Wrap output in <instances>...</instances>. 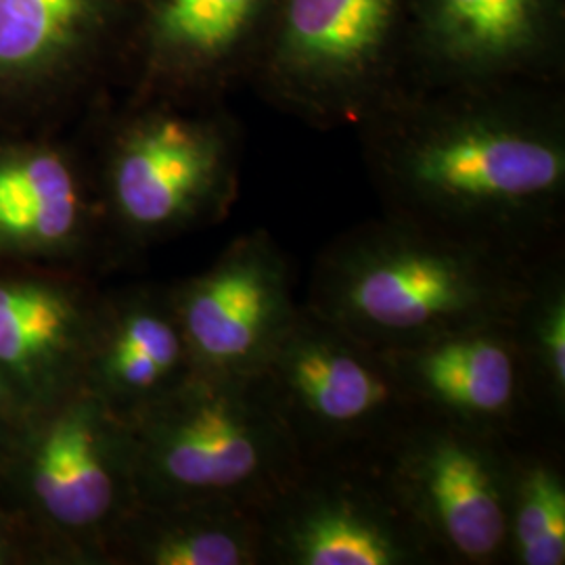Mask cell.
<instances>
[{"label": "cell", "instance_id": "cell-2", "mask_svg": "<svg viewBox=\"0 0 565 565\" xmlns=\"http://www.w3.org/2000/svg\"><path fill=\"white\" fill-rule=\"evenodd\" d=\"M543 263H518L384 212L324 245L303 303L354 338L396 350L513 317Z\"/></svg>", "mask_w": 565, "mask_h": 565}, {"label": "cell", "instance_id": "cell-1", "mask_svg": "<svg viewBox=\"0 0 565 565\" xmlns=\"http://www.w3.org/2000/svg\"><path fill=\"white\" fill-rule=\"evenodd\" d=\"M354 130L385 214L518 263L564 254L565 82L403 84Z\"/></svg>", "mask_w": 565, "mask_h": 565}, {"label": "cell", "instance_id": "cell-20", "mask_svg": "<svg viewBox=\"0 0 565 565\" xmlns=\"http://www.w3.org/2000/svg\"><path fill=\"white\" fill-rule=\"evenodd\" d=\"M513 329L553 427L565 415V258L541 264L513 312Z\"/></svg>", "mask_w": 565, "mask_h": 565}, {"label": "cell", "instance_id": "cell-7", "mask_svg": "<svg viewBox=\"0 0 565 565\" xmlns=\"http://www.w3.org/2000/svg\"><path fill=\"white\" fill-rule=\"evenodd\" d=\"M511 452V443L419 415L375 465L438 565H505Z\"/></svg>", "mask_w": 565, "mask_h": 565}, {"label": "cell", "instance_id": "cell-14", "mask_svg": "<svg viewBox=\"0 0 565 565\" xmlns=\"http://www.w3.org/2000/svg\"><path fill=\"white\" fill-rule=\"evenodd\" d=\"M34 492L57 524L116 532L139 503L128 422L99 396L74 404L42 440Z\"/></svg>", "mask_w": 565, "mask_h": 565}, {"label": "cell", "instance_id": "cell-15", "mask_svg": "<svg viewBox=\"0 0 565 565\" xmlns=\"http://www.w3.org/2000/svg\"><path fill=\"white\" fill-rule=\"evenodd\" d=\"M93 340L95 396L124 419L139 415L193 373L172 298L128 300Z\"/></svg>", "mask_w": 565, "mask_h": 565}, {"label": "cell", "instance_id": "cell-9", "mask_svg": "<svg viewBox=\"0 0 565 565\" xmlns=\"http://www.w3.org/2000/svg\"><path fill=\"white\" fill-rule=\"evenodd\" d=\"M385 352L419 415L511 445L553 427L513 317L465 324Z\"/></svg>", "mask_w": 565, "mask_h": 565}, {"label": "cell", "instance_id": "cell-10", "mask_svg": "<svg viewBox=\"0 0 565 565\" xmlns=\"http://www.w3.org/2000/svg\"><path fill=\"white\" fill-rule=\"evenodd\" d=\"M565 82V0H411L404 84Z\"/></svg>", "mask_w": 565, "mask_h": 565}, {"label": "cell", "instance_id": "cell-5", "mask_svg": "<svg viewBox=\"0 0 565 565\" xmlns=\"http://www.w3.org/2000/svg\"><path fill=\"white\" fill-rule=\"evenodd\" d=\"M243 130L224 102L128 99L103 158V193L130 235L223 221L239 198Z\"/></svg>", "mask_w": 565, "mask_h": 565}, {"label": "cell", "instance_id": "cell-13", "mask_svg": "<svg viewBox=\"0 0 565 565\" xmlns=\"http://www.w3.org/2000/svg\"><path fill=\"white\" fill-rule=\"evenodd\" d=\"M193 371L249 377L294 321V268L275 237L237 235L221 258L172 296Z\"/></svg>", "mask_w": 565, "mask_h": 565}, {"label": "cell", "instance_id": "cell-6", "mask_svg": "<svg viewBox=\"0 0 565 565\" xmlns=\"http://www.w3.org/2000/svg\"><path fill=\"white\" fill-rule=\"evenodd\" d=\"M258 377L302 463H375L419 417L390 354L306 303Z\"/></svg>", "mask_w": 565, "mask_h": 565}, {"label": "cell", "instance_id": "cell-4", "mask_svg": "<svg viewBox=\"0 0 565 565\" xmlns=\"http://www.w3.org/2000/svg\"><path fill=\"white\" fill-rule=\"evenodd\" d=\"M411 0H279L249 76L317 130L354 128L404 84Z\"/></svg>", "mask_w": 565, "mask_h": 565}, {"label": "cell", "instance_id": "cell-3", "mask_svg": "<svg viewBox=\"0 0 565 565\" xmlns=\"http://www.w3.org/2000/svg\"><path fill=\"white\" fill-rule=\"evenodd\" d=\"M126 422L145 503L223 499L260 511L302 469L258 375L193 371Z\"/></svg>", "mask_w": 565, "mask_h": 565}, {"label": "cell", "instance_id": "cell-16", "mask_svg": "<svg viewBox=\"0 0 565 565\" xmlns=\"http://www.w3.org/2000/svg\"><path fill=\"white\" fill-rule=\"evenodd\" d=\"M151 565H263L260 511L223 499L139 501L116 530Z\"/></svg>", "mask_w": 565, "mask_h": 565}, {"label": "cell", "instance_id": "cell-11", "mask_svg": "<svg viewBox=\"0 0 565 565\" xmlns=\"http://www.w3.org/2000/svg\"><path fill=\"white\" fill-rule=\"evenodd\" d=\"M279 0H139L128 99L221 103L249 82Z\"/></svg>", "mask_w": 565, "mask_h": 565}, {"label": "cell", "instance_id": "cell-17", "mask_svg": "<svg viewBox=\"0 0 565 565\" xmlns=\"http://www.w3.org/2000/svg\"><path fill=\"white\" fill-rule=\"evenodd\" d=\"M88 212L81 168L51 145L0 149V239L49 247L78 235Z\"/></svg>", "mask_w": 565, "mask_h": 565}, {"label": "cell", "instance_id": "cell-8", "mask_svg": "<svg viewBox=\"0 0 565 565\" xmlns=\"http://www.w3.org/2000/svg\"><path fill=\"white\" fill-rule=\"evenodd\" d=\"M260 532L263 565H438L375 463H303Z\"/></svg>", "mask_w": 565, "mask_h": 565}, {"label": "cell", "instance_id": "cell-12", "mask_svg": "<svg viewBox=\"0 0 565 565\" xmlns=\"http://www.w3.org/2000/svg\"><path fill=\"white\" fill-rule=\"evenodd\" d=\"M139 0H0V105L97 97L124 82Z\"/></svg>", "mask_w": 565, "mask_h": 565}, {"label": "cell", "instance_id": "cell-18", "mask_svg": "<svg viewBox=\"0 0 565 565\" xmlns=\"http://www.w3.org/2000/svg\"><path fill=\"white\" fill-rule=\"evenodd\" d=\"M507 565L565 564V469L555 438L513 445Z\"/></svg>", "mask_w": 565, "mask_h": 565}, {"label": "cell", "instance_id": "cell-19", "mask_svg": "<svg viewBox=\"0 0 565 565\" xmlns=\"http://www.w3.org/2000/svg\"><path fill=\"white\" fill-rule=\"evenodd\" d=\"M88 321L63 291L36 282H0V366L32 373L76 352Z\"/></svg>", "mask_w": 565, "mask_h": 565}]
</instances>
